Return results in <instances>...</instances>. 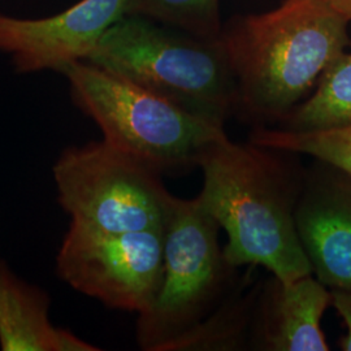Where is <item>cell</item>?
Masks as SVG:
<instances>
[{"mask_svg":"<svg viewBox=\"0 0 351 351\" xmlns=\"http://www.w3.org/2000/svg\"><path fill=\"white\" fill-rule=\"evenodd\" d=\"M298 156L229 137L202 152L197 198L226 230L232 267L261 265L284 282L313 275L294 223L306 171Z\"/></svg>","mask_w":351,"mask_h":351,"instance_id":"6da1fadb","label":"cell"},{"mask_svg":"<svg viewBox=\"0 0 351 351\" xmlns=\"http://www.w3.org/2000/svg\"><path fill=\"white\" fill-rule=\"evenodd\" d=\"M348 24L322 0H285L223 25L237 84L236 116L254 128L278 124L350 45Z\"/></svg>","mask_w":351,"mask_h":351,"instance_id":"7a4b0ae2","label":"cell"},{"mask_svg":"<svg viewBox=\"0 0 351 351\" xmlns=\"http://www.w3.org/2000/svg\"><path fill=\"white\" fill-rule=\"evenodd\" d=\"M85 62L215 124L226 126L236 116L237 84L221 37H197L125 14Z\"/></svg>","mask_w":351,"mask_h":351,"instance_id":"3957f363","label":"cell"},{"mask_svg":"<svg viewBox=\"0 0 351 351\" xmlns=\"http://www.w3.org/2000/svg\"><path fill=\"white\" fill-rule=\"evenodd\" d=\"M62 75L75 107L99 126L103 141L159 175L198 167L202 152L228 137L215 124L95 64L77 62Z\"/></svg>","mask_w":351,"mask_h":351,"instance_id":"277c9868","label":"cell"},{"mask_svg":"<svg viewBox=\"0 0 351 351\" xmlns=\"http://www.w3.org/2000/svg\"><path fill=\"white\" fill-rule=\"evenodd\" d=\"M220 230L197 197H176L164 229L160 285L137 319L136 339L142 350L163 351L213 313L239 285V268L226 262Z\"/></svg>","mask_w":351,"mask_h":351,"instance_id":"5b68a950","label":"cell"},{"mask_svg":"<svg viewBox=\"0 0 351 351\" xmlns=\"http://www.w3.org/2000/svg\"><path fill=\"white\" fill-rule=\"evenodd\" d=\"M52 175L71 223L104 232L163 230L175 202L162 175L103 139L66 147Z\"/></svg>","mask_w":351,"mask_h":351,"instance_id":"8992f818","label":"cell"},{"mask_svg":"<svg viewBox=\"0 0 351 351\" xmlns=\"http://www.w3.org/2000/svg\"><path fill=\"white\" fill-rule=\"evenodd\" d=\"M163 230L104 232L71 223L56 255V274L106 307L138 315L160 285Z\"/></svg>","mask_w":351,"mask_h":351,"instance_id":"52a82bcc","label":"cell"},{"mask_svg":"<svg viewBox=\"0 0 351 351\" xmlns=\"http://www.w3.org/2000/svg\"><path fill=\"white\" fill-rule=\"evenodd\" d=\"M125 4L126 0H80L45 19L0 13V52L11 56L17 73H62L65 66L88 60L107 29L125 16Z\"/></svg>","mask_w":351,"mask_h":351,"instance_id":"ba28073f","label":"cell"},{"mask_svg":"<svg viewBox=\"0 0 351 351\" xmlns=\"http://www.w3.org/2000/svg\"><path fill=\"white\" fill-rule=\"evenodd\" d=\"M294 223L313 275L330 290H351V176L315 159L304 171Z\"/></svg>","mask_w":351,"mask_h":351,"instance_id":"9c48e42d","label":"cell"},{"mask_svg":"<svg viewBox=\"0 0 351 351\" xmlns=\"http://www.w3.org/2000/svg\"><path fill=\"white\" fill-rule=\"evenodd\" d=\"M330 290L314 275L259 285L251 322L250 346L263 351H328L322 319Z\"/></svg>","mask_w":351,"mask_h":351,"instance_id":"30bf717a","label":"cell"},{"mask_svg":"<svg viewBox=\"0 0 351 351\" xmlns=\"http://www.w3.org/2000/svg\"><path fill=\"white\" fill-rule=\"evenodd\" d=\"M47 291L17 276L0 259V349L3 351H98L68 329L53 326Z\"/></svg>","mask_w":351,"mask_h":351,"instance_id":"8fae6325","label":"cell"},{"mask_svg":"<svg viewBox=\"0 0 351 351\" xmlns=\"http://www.w3.org/2000/svg\"><path fill=\"white\" fill-rule=\"evenodd\" d=\"M249 277L224 302L184 335L172 339L163 351H233L250 346V330L259 285L249 287Z\"/></svg>","mask_w":351,"mask_h":351,"instance_id":"7c38bea8","label":"cell"},{"mask_svg":"<svg viewBox=\"0 0 351 351\" xmlns=\"http://www.w3.org/2000/svg\"><path fill=\"white\" fill-rule=\"evenodd\" d=\"M351 126V53L342 52L324 69L311 97L298 103L277 128L320 132Z\"/></svg>","mask_w":351,"mask_h":351,"instance_id":"4fadbf2b","label":"cell"},{"mask_svg":"<svg viewBox=\"0 0 351 351\" xmlns=\"http://www.w3.org/2000/svg\"><path fill=\"white\" fill-rule=\"evenodd\" d=\"M249 142L297 155H308L351 176V126L320 132H291L281 128L255 126Z\"/></svg>","mask_w":351,"mask_h":351,"instance_id":"5bb4252c","label":"cell"},{"mask_svg":"<svg viewBox=\"0 0 351 351\" xmlns=\"http://www.w3.org/2000/svg\"><path fill=\"white\" fill-rule=\"evenodd\" d=\"M126 16H138L203 38L220 37V0H126Z\"/></svg>","mask_w":351,"mask_h":351,"instance_id":"9a60e30c","label":"cell"},{"mask_svg":"<svg viewBox=\"0 0 351 351\" xmlns=\"http://www.w3.org/2000/svg\"><path fill=\"white\" fill-rule=\"evenodd\" d=\"M330 304L346 326V335L339 341V349L351 351V290H330Z\"/></svg>","mask_w":351,"mask_h":351,"instance_id":"2e32d148","label":"cell"},{"mask_svg":"<svg viewBox=\"0 0 351 351\" xmlns=\"http://www.w3.org/2000/svg\"><path fill=\"white\" fill-rule=\"evenodd\" d=\"M346 21H351V0H322Z\"/></svg>","mask_w":351,"mask_h":351,"instance_id":"e0dca14e","label":"cell"}]
</instances>
